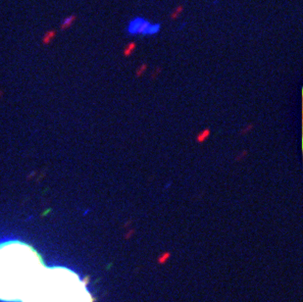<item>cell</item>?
I'll return each instance as SVG.
<instances>
[{
    "label": "cell",
    "instance_id": "1",
    "mask_svg": "<svg viewBox=\"0 0 303 302\" xmlns=\"http://www.w3.org/2000/svg\"><path fill=\"white\" fill-rule=\"evenodd\" d=\"M46 265L32 245L21 240L0 243V300L22 301Z\"/></svg>",
    "mask_w": 303,
    "mask_h": 302
},
{
    "label": "cell",
    "instance_id": "2",
    "mask_svg": "<svg viewBox=\"0 0 303 302\" xmlns=\"http://www.w3.org/2000/svg\"><path fill=\"white\" fill-rule=\"evenodd\" d=\"M22 302H92L86 284L66 267H45Z\"/></svg>",
    "mask_w": 303,
    "mask_h": 302
},
{
    "label": "cell",
    "instance_id": "3",
    "mask_svg": "<svg viewBox=\"0 0 303 302\" xmlns=\"http://www.w3.org/2000/svg\"><path fill=\"white\" fill-rule=\"evenodd\" d=\"M150 25H151L150 22H148L146 19L142 17H136L128 22L126 32L130 35H135V34L146 35V32L149 29Z\"/></svg>",
    "mask_w": 303,
    "mask_h": 302
},
{
    "label": "cell",
    "instance_id": "4",
    "mask_svg": "<svg viewBox=\"0 0 303 302\" xmlns=\"http://www.w3.org/2000/svg\"><path fill=\"white\" fill-rule=\"evenodd\" d=\"M78 19V16L76 14H73V15H70V16L66 17L64 20L62 21L61 23V26H60V31L64 32L66 30H68Z\"/></svg>",
    "mask_w": 303,
    "mask_h": 302
},
{
    "label": "cell",
    "instance_id": "5",
    "mask_svg": "<svg viewBox=\"0 0 303 302\" xmlns=\"http://www.w3.org/2000/svg\"><path fill=\"white\" fill-rule=\"evenodd\" d=\"M57 35V31L56 30H50V31H47L43 34L42 38H41V43L43 45H49L56 37Z\"/></svg>",
    "mask_w": 303,
    "mask_h": 302
},
{
    "label": "cell",
    "instance_id": "6",
    "mask_svg": "<svg viewBox=\"0 0 303 302\" xmlns=\"http://www.w3.org/2000/svg\"><path fill=\"white\" fill-rule=\"evenodd\" d=\"M160 29H161V24L159 23H156V24H151L149 29L147 30L146 32V35H153V34H156L160 32Z\"/></svg>",
    "mask_w": 303,
    "mask_h": 302
},
{
    "label": "cell",
    "instance_id": "7",
    "mask_svg": "<svg viewBox=\"0 0 303 302\" xmlns=\"http://www.w3.org/2000/svg\"><path fill=\"white\" fill-rule=\"evenodd\" d=\"M136 48V44L134 42H130L124 49V55L125 56H129L130 54H132V52L135 50Z\"/></svg>",
    "mask_w": 303,
    "mask_h": 302
},
{
    "label": "cell",
    "instance_id": "8",
    "mask_svg": "<svg viewBox=\"0 0 303 302\" xmlns=\"http://www.w3.org/2000/svg\"><path fill=\"white\" fill-rule=\"evenodd\" d=\"M182 11H183V6H182V5H179L178 7H176L174 12L171 14V18H172V19H176L177 17L181 15V13H182Z\"/></svg>",
    "mask_w": 303,
    "mask_h": 302
},
{
    "label": "cell",
    "instance_id": "9",
    "mask_svg": "<svg viewBox=\"0 0 303 302\" xmlns=\"http://www.w3.org/2000/svg\"><path fill=\"white\" fill-rule=\"evenodd\" d=\"M146 67H147V64H146V63L141 64V65H140V67H139V68L137 69L136 75H137V76H140V75H141V74H142V73L144 72V70L146 69Z\"/></svg>",
    "mask_w": 303,
    "mask_h": 302
},
{
    "label": "cell",
    "instance_id": "10",
    "mask_svg": "<svg viewBox=\"0 0 303 302\" xmlns=\"http://www.w3.org/2000/svg\"><path fill=\"white\" fill-rule=\"evenodd\" d=\"M218 2H219V0H214V1H213L214 4H216V3H218Z\"/></svg>",
    "mask_w": 303,
    "mask_h": 302
}]
</instances>
